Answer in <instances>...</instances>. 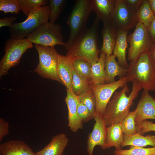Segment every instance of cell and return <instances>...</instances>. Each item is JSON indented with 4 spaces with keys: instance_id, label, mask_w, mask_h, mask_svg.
I'll use <instances>...</instances> for the list:
<instances>
[{
    "instance_id": "cell-1",
    "label": "cell",
    "mask_w": 155,
    "mask_h": 155,
    "mask_svg": "<svg viewBox=\"0 0 155 155\" xmlns=\"http://www.w3.org/2000/svg\"><path fill=\"white\" fill-rule=\"evenodd\" d=\"M100 20L96 17L91 26L86 28L76 37L68 49L66 55L73 60L80 59L90 63L97 62L101 52L97 45Z\"/></svg>"
},
{
    "instance_id": "cell-2",
    "label": "cell",
    "mask_w": 155,
    "mask_h": 155,
    "mask_svg": "<svg viewBox=\"0 0 155 155\" xmlns=\"http://www.w3.org/2000/svg\"><path fill=\"white\" fill-rule=\"evenodd\" d=\"M132 82V90L128 96L127 93L129 92V89L127 84L122 90L116 91L112 99L108 103L103 114L107 127L121 123L130 112V108L134 100L142 89L136 80Z\"/></svg>"
},
{
    "instance_id": "cell-3",
    "label": "cell",
    "mask_w": 155,
    "mask_h": 155,
    "mask_svg": "<svg viewBox=\"0 0 155 155\" xmlns=\"http://www.w3.org/2000/svg\"><path fill=\"white\" fill-rule=\"evenodd\" d=\"M126 76L129 82L137 81L144 90L155 91V66L149 51L142 53L135 61L130 63Z\"/></svg>"
},
{
    "instance_id": "cell-4",
    "label": "cell",
    "mask_w": 155,
    "mask_h": 155,
    "mask_svg": "<svg viewBox=\"0 0 155 155\" xmlns=\"http://www.w3.org/2000/svg\"><path fill=\"white\" fill-rule=\"evenodd\" d=\"M50 10L49 5L38 7L31 12L24 21L14 23L10 28L11 38L24 39L41 25L49 22Z\"/></svg>"
},
{
    "instance_id": "cell-5",
    "label": "cell",
    "mask_w": 155,
    "mask_h": 155,
    "mask_svg": "<svg viewBox=\"0 0 155 155\" xmlns=\"http://www.w3.org/2000/svg\"><path fill=\"white\" fill-rule=\"evenodd\" d=\"M92 11L90 0H78L69 15L66 23L69 28V35L65 47L67 50L76 37L86 27Z\"/></svg>"
},
{
    "instance_id": "cell-6",
    "label": "cell",
    "mask_w": 155,
    "mask_h": 155,
    "mask_svg": "<svg viewBox=\"0 0 155 155\" xmlns=\"http://www.w3.org/2000/svg\"><path fill=\"white\" fill-rule=\"evenodd\" d=\"M33 47V44L26 38L17 39L11 38L5 45V54L0 62V78L6 75L11 68L20 62L24 53Z\"/></svg>"
},
{
    "instance_id": "cell-7",
    "label": "cell",
    "mask_w": 155,
    "mask_h": 155,
    "mask_svg": "<svg viewBox=\"0 0 155 155\" xmlns=\"http://www.w3.org/2000/svg\"><path fill=\"white\" fill-rule=\"evenodd\" d=\"M35 45L39 63L34 71L42 78L62 84L58 73V54L54 47Z\"/></svg>"
},
{
    "instance_id": "cell-8",
    "label": "cell",
    "mask_w": 155,
    "mask_h": 155,
    "mask_svg": "<svg viewBox=\"0 0 155 155\" xmlns=\"http://www.w3.org/2000/svg\"><path fill=\"white\" fill-rule=\"evenodd\" d=\"M26 38L32 43L44 46H66V43L63 41L61 26L58 24L49 22L44 24L29 35Z\"/></svg>"
},
{
    "instance_id": "cell-9",
    "label": "cell",
    "mask_w": 155,
    "mask_h": 155,
    "mask_svg": "<svg viewBox=\"0 0 155 155\" xmlns=\"http://www.w3.org/2000/svg\"><path fill=\"white\" fill-rule=\"evenodd\" d=\"M127 41L130 44L128 60L130 63L135 61L142 53L149 51L153 44L147 28L139 22L134 31L127 36Z\"/></svg>"
},
{
    "instance_id": "cell-10",
    "label": "cell",
    "mask_w": 155,
    "mask_h": 155,
    "mask_svg": "<svg viewBox=\"0 0 155 155\" xmlns=\"http://www.w3.org/2000/svg\"><path fill=\"white\" fill-rule=\"evenodd\" d=\"M129 82L128 77L126 76L109 84H91L96 98L95 113L103 115L113 94L119 88L123 87Z\"/></svg>"
},
{
    "instance_id": "cell-11",
    "label": "cell",
    "mask_w": 155,
    "mask_h": 155,
    "mask_svg": "<svg viewBox=\"0 0 155 155\" xmlns=\"http://www.w3.org/2000/svg\"><path fill=\"white\" fill-rule=\"evenodd\" d=\"M109 21L117 30L127 31L134 28L137 23L136 11L130 9L124 0H116Z\"/></svg>"
},
{
    "instance_id": "cell-12",
    "label": "cell",
    "mask_w": 155,
    "mask_h": 155,
    "mask_svg": "<svg viewBox=\"0 0 155 155\" xmlns=\"http://www.w3.org/2000/svg\"><path fill=\"white\" fill-rule=\"evenodd\" d=\"M94 119L95 122L92 131L88 135L87 140V152L89 155H93L96 146H99L102 150L106 149L107 127L103 115L95 113Z\"/></svg>"
},
{
    "instance_id": "cell-13",
    "label": "cell",
    "mask_w": 155,
    "mask_h": 155,
    "mask_svg": "<svg viewBox=\"0 0 155 155\" xmlns=\"http://www.w3.org/2000/svg\"><path fill=\"white\" fill-rule=\"evenodd\" d=\"M135 119L136 131L140 132L143 121L147 119L155 120V98L144 90L136 108Z\"/></svg>"
},
{
    "instance_id": "cell-14",
    "label": "cell",
    "mask_w": 155,
    "mask_h": 155,
    "mask_svg": "<svg viewBox=\"0 0 155 155\" xmlns=\"http://www.w3.org/2000/svg\"><path fill=\"white\" fill-rule=\"evenodd\" d=\"M67 95L65 102L68 110V126L70 130L75 133L83 127V123L79 118L77 111L79 102L78 96L71 90L66 89Z\"/></svg>"
},
{
    "instance_id": "cell-15",
    "label": "cell",
    "mask_w": 155,
    "mask_h": 155,
    "mask_svg": "<svg viewBox=\"0 0 155 155\" xmlns=\"http://www.w3.org/2000/svg\"><path fill=\"white\" fill-rule=\"evenodd\" d=\"M73 61L69 56L58 54V73L59 78L67 89L71 90Z\"/></svg>"
},
{
    "instance_id": "cell-16",
    "label": "cell",
    "mask_w": 155,
    "mask_h": 155,
    "mask_svg": "<svg viewBox=\"0 0 155 155\" xmlns=\"http://www.w3.org/2000/svg\"><path fill=\"white\" fill-rule=\"evenodd\" d=\"M103 26L101 32L103 43L101 51L106 55L113 54L118 30L109 21L103 22Z\"/></svg>"
},
{
    "instance_id": "cell-17",
    "label": "cell",
    "mask_w": 155,
    "mask_h": 155,
    "mask_svg": "<svg viewBox=\"0 0 155 155\" xmlns=\"http://www.w3.org/2000/svg\"><path fill=\"white\" fill-rule=\"evenodd\" d=\"M69 139L66 135L61 133L54 136L46 146L34 153L35 155H62L68 145Z\"/></svg>"
},
{
    "instance_id": "cell-18",
    "label": "cell",
    "mask_w": 155,
    "mask_h": 155,
    "mask_svg": "<svg viewBox=\"0 0 155 155\" xmlns=\"http://www.w3.org/2000/svg\"><path fill=\"white\" fill-rule=\"evenodd\" d=\"M28 145L20 140H11L0 145V155H35Z\"/></svg>"
},
{
    "instance_id": "cell-19",
    "label": "cell",
    "mask_w": 155,
    "mask_h": 155,
    "mask_svg": "<svg viewBox=\"0 0 155 155\" xmlns=\"http://www.w3.org/2000/svg\"><path fill=\"white\" fill-rule=\"evenodd\" d=\"M116 57L113 54L106 55L104 63L106 74V84H109L115 81L116 76L121 78L127 76V69L121 66L115 60Z\"/></svg>"
},
{
    "instance_id": "cell-20",
    "label": "cell",
    "mask_w": 155,
    "mask_h": 155,
    "mask_svg": "<svg viewBox=\"0 0 155 155\" xmlns=\"http://www.w3.org/2000/svg\"><path fill=\"white\" fill-rule=\"evenodd\" d=\"M128 33V31L118 30L116 43L113 53V55L117 58L119 64L127 69H128L129 66L126 59Z\"/></svg>"
},
{
    "instance_id": "cell-21",
    "label": "cell",
    "mask_w": 155,
    "mask_h": 155,
    "mask_svg": "<svg viewBox=\"0 0 155 155\" xmlns=\"http://www.w3.org/2000/svg\"><path fill=\"white\" fill-rule=\"evenodd\" d=\"M92 11L100 21H109L115 6L116 0H90Z\"/></svg>"
},
{
    "instance_id": "cell-22",
    "label": "cell",
    "mask_w": 155,
    "mask_h": 155,
    "mask_svg": "<svg viewBox=\"0 0 155 155\" xmlns=\"http://www.w3.org/2000/svg\"><path fill=\"white\" fill-rule=\"evenodd\" d=\"M124 141V134L120 123L107 127L106 149L114 147L116 150L121 149Z\"/></svg>"
},
{
    "instance_id": "cell-23",
    "label": "cell",
    "mask_w": 155,
    "mask_h": 155,
    "mask_svg": "<svg viewBox=\"0 0 155 155\" xmlns=\"http://www.w3.org/2000/svg\"><path fill=\"white\" fill-rule=\"evenodd\" d=\"M97 62L91 63L90 82L91 84H106L104 63L106 55L101 51Z\"/></svg>"
},
{
    "instance_id": "cell-24",
    "label": "cell",
    "mask_w": 155,
    "mask_h": 155,
    "mask_svg": "<svg viewBox=\"0 0 155 155\" xmlns=\"http://www.w3.org/2000/svg\"><path fill=\"white\" fill-rule=\"evenodd\" d=\"M124 141L122 148L129 146L144 147L148 146L155 147V135H150L146 136L137 133L133 135L124 134Z\"/></svg>"
},
{
    "instance_id": "cell-25",
    "label": "cell",
    "mask_w": 155,
    "mask_h": 155,
    "mask_svg": "<svg viewBox=\"0 0 155 155\" xmlns=\"http://www.w3.org/2000/svg\"><path fill=\"white\" fill-rule=\"evenodd\" d=\"M137 22L147 28L155 18L147 0L143 1L136 11Z\"/></svg>"
},
{
    "instance_id": "cell-26",
    "label": "cell",
    "mask_w": 155,
    "mask_h": 155,
    "mask_svg": "<svg viewBox=\"0 0 155 155\" xmlns=\"http://www.w3.org/2000/svg\"><path fill=\"white\" fill-rule=\"evenodd\" d=\"M90 86L89 80L81 77L73 69L71 87L72 91L75 95L78 96L82 92L90 89Z\"/></svg>"
},
{
    "instance_id": "cell-27",
    "label": "cell",
    "mask_w": 155,
    "mask_h": 155,
    "mask_svg": "<svg viewBox=\"0 0 155 155\" xmlns=\"http://www.w3.org/2000/svg\"><path fill=\"white\" fill-rule=\"evenodd\" d=\"M113 154L115 155H155V147L144 148L130 146L129 149L116 150Z\"/></svg>"
},
{
    "instance_id": "cell-28",
    "label": "cell",
    "mask_w": 155,
    "mask_h": 155,
    "mask_svg": "<svg viewBox=\"0 0 155 155\" xmlns=\"http://www.w3.org/2000/svg\"><path fill=\"white\" fill-rule=\"evenodd\" d=\"M136 111L130 112L120 123L124 134L131 135L137 133L135 119Z\"/></svg>"
},
{
    "instance_id": "cell-29",
    "label": "cell",
    "mask_w": 155,
    "mask_h": 155,
    "mask_svg": "<svg viewBox=\"0 0 155 155\" xmlns=\"http://www.w3.org/2000/svg\"><path fill=\"white\" fill-rule=\"evenodd\" d=\"M91 64L82 59L74 60L73 67L75 71L80 76L90 82Z\"/></svg>"
},
{
    "instance_id": "cell-30",
    "label": "cell",
    "mask_w": 155,
    "mask_h": 155,
    "mask_svg": "<svg viewBox=\"0 0 155 155\" xmlns=\"http://www.w3.org/2000/svg\"><path fill=\"white\" fill-rule=\"evenodd\" d=\"M78 96L79 102L87 107L94 117L95 113L96 100L91 88L82 92Z\"/></svg>"
},
{
    "instance_id": "cell-31",
    "label": "cell",
    "mask_w": 155,
    "mask_h": 155,
    "mask_svg": "<svg viewBox=\"0 0 155 155\" xmlns=\"http://www.w3.org/2000/svg\"><path fill=\"white\" fill-rule=\"evenodd\" d=\"M21 10L26 16L34 9L46 5L49 2L47 0H18Z\"/></svg>"
},
{
    "instance_id": "cell-32",
    "label": "cell",
    "mask_w": 155,
    "mask_h": 155,
    "mask_svg": "<svg viewBox=\"0 0 155 155\" xmlns=\"http://www.w3.org/2000/svg\"><path fill=\"white\" fill-rule=\"evenodd\" d=\"M65 0H49V6L50 8L49 22L52 24H55L59 16L63 11L65 6Z\"/></svg>"
},
{
    "instance_id": "cell-33",
    "label": "cell",
    "mask_w": 155,
    "mask_h": 155,
    "mask_svg": "<svg viewBox=\"0 0 155 155\" xmlns=\"http://www.w3.org/2000/svg\"><path fill=\"white\" fill-rule=\"evenodd\" d=\"M21 9L18 0H0V11L4 13L18 14Z\"/></svg>"
},
{
    "instance_id": "cell-34",
    "label": "cell",
    "mask_w": 155,
    "mask_h": 155,
    "mask_svg": "<svg viewBox=\"0 0 155 155\" xmlns=\"http://www.w3.org/2000/svg\"><path fill=\"white\" fill-rule=\"evenodd\" d=\"M77 111L78 116L83 123H86L94 119L87 107L81 102H79L78 104Z\"/></svg>"
},
{
    "instance_id": "cell-35",
    "label": "cell",
    "mask_w": 155,
    "mask_h": 155,
    "mask_svg": "<svg viewBox=\"0 0 155 155\" xmlns=\"http://www.w3.org/2000/svg\"><path fill=\"white\" fill-rule=\"evenodd\" d=\"M151 131H155V123L146 120L143 121L139 133L143 135L146 133Z\"/></svg>"
},
{
    "instance_id": "cell-36",
    "label": "cell",
    "mask_w": 155,
    "mask_h": 155,
    "mask_svg": "<svg viewBox=\"0 0 155 155\" xmlns=\"http://www.w3.org/2000/svg\"><path fill=\"white\" fill-rule=\"evenodd\" d=\"M8 123L2 118L0 119V142H1L4 136L9 133Z\"/></svg>"
},
{
    "instance_id": "cell-37",
    "label": "cell",
    "mask_w": 155,
    "mask_h": 155,
    "mask_svg": "<svg viewBox=\"0 0 155 155\" xmlns=\"http://www.w3.org/2000/svg\"><path fill=\"white\" fill-rule=\"evenodd\" d=\"M17 18L16 16H12L0 19V28L8 26L11 28Z\"/></svg>"
},
{
    "instance_id": "cell-38",
    "label": "cell",
    "mask_w": 155,
    "mask_h": 155,
    "mask_svg": "<svg viewBox=\"0 0 155 155\" xmlns=\"http://www.w3.org/2000/svg\"><path fill=\"white\" fill-rule=\"evenodd\" d=\"M127 6L132 10L136 11L143 0H124Z\"/></svg>"
},
{
    "instance_id": "cell-39",
    "label": "cell",
    "mask_w": 155,
    "mask_h": 155,
    "mask_svg": "<svg viewBox=\"0 0 155 155\" xmlns=\"http://www.w3.org/2000/svg\"><path fill=\"white\" fill-rule=\"evenodd\" d=\"M147 29L153 43L155 42V18Z\"/></svg>"
},
{
    "instance_id": "cell-40",
    "label": "cell",
    "mask_w": 155,
    "mask_h": 155,
    "mask_svg": "<svg viewBox=\"0 0 155 155\" xmlns=\"http://www.w3.org/2000/svg\"><path fill=\"white\" fill-rule=\"evenodd\" d=\"M151 59L155 66V42L153 43L149 51Z\"/></svg>"
},
{
    "instance_id": "cell-41",
    "label": "cell",
    "mask_w": 155,
    "mask_h": 155,
    "mask_svg": "<svg viewBox=\"0 0 155 155\" xmlns=\"http://www.w3.org/2000/svg\"><path fill=\"white\" fill-rule=\"evenodd\" d=\"M147 1L155 16V0H147Z\"/></svg>"
}]
</instances>
